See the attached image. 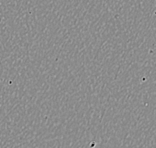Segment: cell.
Listing matches in <instances>:
<instances>
[]
</instances>
